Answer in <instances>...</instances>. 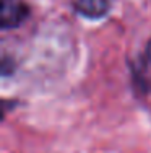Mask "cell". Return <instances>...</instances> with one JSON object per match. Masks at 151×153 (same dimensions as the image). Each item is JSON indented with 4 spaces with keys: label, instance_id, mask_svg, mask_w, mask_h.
<instances>
[{
    "label": "cell",
    "instance_id": "1",
    "mask_svg": "<svg viewBox=\"0 0 151 153\" xmlns=\"http://www.w3.org/2000/svg\"><path fill=\"white\" fill-rule=\"evenodd\" d=\"M28 16V7L23 0H2V26H18Z\"/></svg>",
    "mask_w": 151,
    "mask_h": 153
},
{
    "label": "cell",
    "instance_id": "3",
    "mask_svg": "<svg viewBox=\"0 0 151 153\" xmlns=\"http://www.w3.org/2000/svg\"><path fill=\"white\" fill-rule=\"evenodd\" d=\"M148 59L151 62V41H150V44H148Z\"/></svg>",
    "mask_w": 151,
    "mask_h": 153
},
{
    "label": "cell",
    "instance_id": "2",
    "mask_svg": "<svg viewBox=\"0 0 151 153\" xmlns=\"http://www.w3.org/2000/svg\"><path fill=\"white\" fill-rule=\"evenodd\" d=\"M110 7V0H77V8L81 15L99 18L106 15Z\"/></svg>",
    "mask_w": 151,
    "mask_h": 153
}]
</instances>
